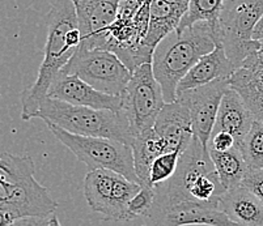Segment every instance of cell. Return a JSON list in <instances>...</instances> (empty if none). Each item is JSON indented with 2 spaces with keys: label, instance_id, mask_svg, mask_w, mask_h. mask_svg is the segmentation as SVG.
<instances>
[{
  "label": "cell",
  "instance_id": "25",
  "mask_svg": "<svg viewBox=\"0 0 263 226\" xmlns=\"http://www.w3.org/2000/svg\"><path fill=\"white\" fill-rule=\"evenodd\" d=\"M155 196H156L155 186H142L140 191L133 197V200L128 204L126 221H131L140 216L149 217L151 211L154 208Z\"/></svg>",
  "mask_w": 263,
  "mask_h": 226
},
{
  "label": "cell",
  "instance_id": "29",
  "mask_svg": "<svg viewBox=\"0 0 263 226\" xmlns=\"http://www.w3.org/2000/svg\"><path fill=\"white\" fill-rule=\"evenodd\" d=\"M18 216L13 209L4 203H0V226H9L18 220Z\"/></svg>",
  "mask_w": 263,
  "mask_h": 226
},
{
  "label": "cell",
  "instance_id": "2",
  "mask_svg": "<svg viewBox=\"0 0 263 226\" xmlns=\"http://www.w3.org/2000/svg\"><path fill=\"white\" fill-rule=\"evenodd\" d=\"M154 208H164L179 203H197L220 208L226 192L216 173L210 149L194 136L181 153L178 166L169 180L155 186Z\"/></svg>",
  "mask_w": 263,
  "mask_h": 226
},
{
  "label": "cell",
  "instance_id": "15",
  "mask_svg": "<svg viewBox=\"0 0 263 226\" xmlns=\"http://www.w3.org/2000/svg\"><path fill=\"white\" fill-rule=\"evenodd\" d=\"M236 70L237 68L227 55L223 44L216 41L215 49L202 56L189 71L187 75L181 80L177 87V96L189 89L216 81L219 78H231Z\"/></svg>",
  "mask_w": 263,
  "mask_h": 226
},
{
  "label": "cell",
  "instance_id": "21",
  "mask_svg": "<svg viewBox=\"0 0 263 226\" xmlns=\"http://www.w3.org/2000/svg\"><path fill=\"white\" fill-rule=\"evenodd\" d=\"M210 156L226 191L241 184L245 175L248 174L249 166L237 145H234L233 148L226 152L210 149Z\"/></svg>",
  "mask_w": 263,
  "mask_h": 226
},
{
  "label": "cell",
  "instance_id": "27",
  "mask_svg": "<svg viewBox=\"0 0 263 226\" xmlns=\"http://www.w3.org/2000/svg\"><path fill=\"white\" fill-rule=\"evenodd\" d=\"M241 186L253 192L255 196L263 203V168L262 169H249L248 174L241 182Z\"/></svg>",
  "mask_w": 263,
  "mask_h": 226
},
{
  "label": "cell",
  "instance_id": "1",
  "mask_svg": "<svg viewBox=\"0 0 263 226\" xmlns=\"http://www.w3.org/2000/svg\"><path fill=\"white\" fill-rule=\"evenodd\" d=\"M45 21L47 26L45 56L35 81L21 97L23 120L34 119L40 104L47 97L54 78L71 60L81 45V32L73 0H54Z\"/></svg>",
  "mask_w": 263,
  "mask_h": 226
},
{
  "label": "cell",
  "instance_id": "23",
  "mask_svg": "<svg viewBox=\"0 0 263 226\" xmlns=\"http://www.w3.org/2000/svg\"><path fill=\"white\" fill-rule=\"evenodd\" d=\"M242 154L249 169L263 168V122L254 120L238 144H236Z\"/></svg>",
  "mask_w": 263,
  "mask_h": 226
},
{
  "label": "cell",
  "instance_id": "33",
  "mask_svg": "<svg viewBox=\"0 0 263 226\" xmlns=\"http://www.w3.org/2000/svg\"><path fill=\"white\" fill-rule=\"evenodd\" d=\"M47 226H62L61 222H59L58 217L55 215H52L51 217L49 218V223H47Z\"/></svg>",
  "mask_w": 263,
  "mask_h": 226
},
{
  "label": "cell",
  "instance_id": "30",
  "mask_svg": "<svg viewBox=\"0 0 263 226\" xmlns=\"http://www.w3.org/2000/svg\"><path fill=\"white\" fill-rule=\"evenodd\" d=\"M50 217H23L12 222L9 226H47Z\"/></svg>",
  "mask_w": 263,
  "mask_h": 226
},
{
  "label": "cell",
  "instance_id": "7",
  "mask_svg": "<svg viewBox=\"0 0 263 226\" xmlns=\"http://www.w3.org/2000/svg\"><path fill=\"white\" fill-rule=\"evenodd\" d=\"M46 126L51 131V134L64 147L70 149L80 162L85 163L89 170L107 169L116 171L133 182L139 183L135 174L133 148L130 145L107 137L81 136L71 134L52 123H46Z\"/></svg>",
  "mask_w": 263,
  "mask_h": 226
},
{
  "label": "cell",
  "instance_id": "12",
  "mask_svg": "<svg viewBox=\"0 0 263 226\" xmlns=\"http://www.w3.org/2000/svg\"><path fill=\"white\" fill-rule=\"evenodd\" d=\"M47 97L97 110L123 111L122 96H111L100 92L79 76L67 75L62 71L50 85Z\"/></svg>",
  "mask_w": 263,
  "mask_h": 226
},
{
  "label": "cell",
  "instance_id": "17",
  "mask_svg": "<svg viewBox=\"0 0 263 226\" xmlns=\"http://www.w3.org/2000/svg\"><path fill=\"white\" fill-rule=\"evenodd\" d=\"M186 12L187 9L168 3L165 0H151L149 23L147 34L143 39V49L154 55L157 45L178 28Z\"/></svg>",
  "mask_w": 263,
  "mask_h": 226
},
{
  "label": "cell",
  "instance_id": "14",
  "mask_svg": "<svg viewBox=\"0 0 263 226\" xmlns=\"http://www.w3.org/2000/svg\"><path fill=\"white\" fill-rule=\"evenodd\" d=\"M154 130L165 141L169 152H183L194 137L187 105L181 98L169 102L160 111Z\"/></svg>",
  "mask_w": 263,
  "mask_h": 226
},
{
  "label": "cell",
  "instance_id": "10",
  "mask_svg": "<svg viewBox=\"0 0 263 226\" xmlns=\"http://www.w3.org/2000/svg\"><path fill=\"white\" fill-rule=\"evenodd\" d=\"M229 87V78H219L216 81L189 89L177 96V98H181L187 105L194 136L198 137L207 148L214 134L220 104Z\"/></svg>",
  "mask_w": 263,
  "mask_h": 226
},
{
  "label": "cell",
  "instance_id": "18",
  "mask_svg": "<svg viewBox=\"0 0 263 226\" xmlns=\"http://www.w3.org/2000/svg\"><path fill=\"white\" fill-rule=\"evenodd\" d=\"M220 209L238 226H263V203L241 184L224 192Z\"/></svg>",
  "mask_w": 263,
  "mask_h": 226
},
{
  "label": "cell",
  "instance_id": "3",
  "mask_svg": "<svg viewBox=\"0 0 263 226\" xmlns=\"http://www.w3.org/2000/svg\"><path fill=\"white\" fill-rule=\"evenodd\" d=\"M215 46L214 30L204 21L182 30L176 29L157 45L152 55V70L161 85L166 104L176 101L181 80Z\"/></svg>",
  "mask_w": 263,
  "mask_h": 226
},
{
  "label": "cell",
  "instance_id": "19",
  "mask_svg": "<svg viewBox=\"0 0 263 226\" xmlns=\"http://www.w3.org/2000/svg\"><path fill=\"white\" fill-rule=\"evenodd\" d=\"M134 168L140 186H152L149 182V170L155 159L164 153H168V147L155 130L145 131L136 135L133 145Z\"/></svg>",
  "mask_w": 263,
  "mask_h": 226
},
{
  "label": "cell",
  "instance_id": "9",
  "mask_svg": "<svg viewBox=\"0 0 263 226\" xmlns=\"http://www.w3.org/2000/svg\"><path fill=\"white\" fill-rule=\"evenodd\" d=\"M122 98L123 111L135 136L154 128L166 101L161 85L154 75L152 63L136 67L130 83L122 93Z\"/></svg>",
  "mask_w": 263,
  "mask_h": 226
},
{
  "label": "cell",
  "instance_id": "16",
  "mask_svg": "<svg viewBox=\"0 0 263 226\" xmlns=\"http://www.w3.org/2000/svg\"><path fill=\"white\" fill-rule=\"evenodd\" d=\"M254 120V115L249 110L240 93L229 87L220 104L214 132H228L236 139V144H238Z\"/></svg>",
  "mask_w": 263,
  "mask_h": 226
},
{
  "label": "cell",
  "instance_id": "24",
  "mask_svg": "<svg viewBox=\"0 0 263 226\" xmlns=\"http://www.w3.org/2000/svg\"><path fill=\"white\" fill-rule=\"evenodd\" d=\"M182 152L174 151L164 153L154 161L149 170V182L152 186L160 184L171 179L178 166L179 156Z\"/></svg>",
  "mask_w": 263,
  "mask_h": 226
},
{
  "label": "cell",
  "instance_id": "22",
  "mask_svg": "<svg viewBox=\"0 0 263 226\" xmlns=\"http://www.w3.org/2000/svg\"><path fill=\"white\" fill-rule=\"evenodd\" d=\"M227 0H191L189 9L183 16L182 21L177 28L182 30L189 26H193L198 23H209L211 25L216 39H219L217 28H219V17L223 11Z\"/></svg>",
  "mask_w": 263,
  "mask_h": 226
},
{
  "label": "cell",
  "instance_id": "31",
  "mask_svg": "<svg viewBox=\"0 0 263 226\" xmlns=\"http://www.w3.org/2000/svg\"><path fill=\"white\" fill-rule=\"evenodd\" d=\"M253 39H255V41H263V17L260 18V21L255 26L254 32H253Z\"/></svg>",
  "mask_w": 263,
  "mask_h": 226
},
{
  "label": "cell",
  "instance_id": "28",
  "mask_svg": "<svg viewBox=\"0 0 263 226\" xmlns=\"http://www.w3.org/2000/svg\"><path fill=\"white\" fill-rule=\"evenodd\" d=\"M236 145V139L228 132H214L210 140V149L217 152H226L232 149Z\"/></svg>",
  "mask_w": 263,
  "mask_h": 226
},
{
  "label": "cell",
  "instance_id": "34",
  "mask_svg": "<svg viewBox=\"0 0 263 226\" xmlns=\"http://www.w3.org/2000/svg\"><path fill=\"white\" fill-rule=\"evenodd\" d=\"M7 169H8V165H7L6 159H4L3 157H2V154H0V178H2V173L6 171Z\"/></svg>",
  "mask_w": 263,
  "mask_h": 226
},
{
  "label": "cell",
  "instance_id": "32",
  "mask_svg": "<svg viewBox=\"0 0 263 226\" xmlns=\"http://www.w3.org/2000/svg\"><path fill=\"white\" fill-rule=\"evenodd\" d=\"M165 2H168L171 4H176V6L182 7L185 9H189V4H190L191 0H165Z\"/></svg>",
  "mask_w": 263,
  "mask_h": 226
},
{
  "label": "cell",
  "instance_id": "20",
  "mask_svg": "<svg viewBox=\"0 0 263 226\" xmlns=\"http://www.w3.org/2000/svg\"><path fill=\"white\" fill-rule=\"evenodd\" d=\"M118 173L107 169L89 170L84 179V196L92 211L104 217L109 208L113 187Z\"/></svg>",
  "mask_w": 263,
  "mask_h": 226
},
{
  "label": "cell",
  "instance_id": "4",
  "mask_svg": "<svg viewBox=\"0 0 263 226\" xmlns=\"http://www.w3.org/2000/svg\"><path fill=\"white\" fill-rule=\"evenodd\" d=\"M34 118L52 123L71 134L107 137L130 147L135 139L124 111L97 110L46 97L40 104Z\"/></svg>",
  "mask_w": 263,
  "mask_h": 226
},
{
  "label": "cell",
  "instance_id": "6",
  "mask_svg": "<svg viewBox=\"0 0 263 226\" xmlns=\"http://www.w3.org/2000/svg\"><path fill=\"white\" fill-rule=\"evenodd\" d=\"M263 17V0H229L219 17V41L236 68L262 47L253 39L255 26Z\"/></svg>",
  "mask_w": 263,
  "mask_h": 226
},
{
  "label": "cell",
  "instance_id": "13",
  "mask_svg": "<svg viewBox=\"0 0 263 226\" xmlns=\"http://www.w3.org/2000/svg\"><path fill=\"white\" fill-rule=\"evenodd\" d=\"M155 226H238L219 207L197 203H179L151 211Z\"/></svg>",
  "mask_w": 263,
  "mask_h": 226
},
{
  "label": "cell",
  "instance_id": "11",
  "mask_svg": "<svg viewBox=\"0 0 263 226\" xmlns=\"http://www.w3.org/2000/svg\"><path fill=\"white\" fill-rule=\"evenodd\" d=\"M121 0H78L73 2L81 32V45L87 49H106L111 25L118 15Z\"/></svg>",
  "mask_w": 263,
  "mask_h": 226
},
{
  "label": "cell",
  "instance_id": "5",
  "mask_svg": "<svg viewBox=\"0 0 263 226\" xmlns=\"http://www.w3.org/2000/svg\"><path fill=\"white\" fill-rule=\"evenodd\" d=\"M8 169L2 173L0 203L11 207L23 217H50L58 203L50 196L46 187L34 178V162L28 156L2 154Z\"/></svg>",
  "mask_w": 263,
  "mask_h": 226
},
{
  "label": "cell",
  "instance_id": "26",
  "mask_svg": "<svg viewBox=\"0 0 263 226\" xmlns=\"http://www.w3.org/2000/svg\"><path fill=\"white\" fill-rule=\"evenodd\" d=\"M237 92L243 98L249 110L252 111L255 120L263 122V92L254 89H240Z\"/></svg>",
  "mask_w": 263,
  "mask_h": 226
},
{
  "label": "cell",
  "instance_id": "8",
  "mask_svg": "<svg viewBox=\"0 0 263 226\" xmlns=\"http://www.w3.org/2000/svg\"><path fill=\"white\" fill-rule=\"evenodd\" d=\"M62 72L76 75L96 88L111 96H122L133 77V71L106 49H87L80 46Z\"/></svg>",
  "mask_w": 263,
  "mask_h": 226
},
{
  "label": "cell",
  "instance_id": "35",
  "mask_svg": "<svg viewBox=\"0 0 263 226\" xmlns=\"http://www.w3.org/2000/svg\"><path fill=\"white\" fill-rule=\"evenodd\" d=\"M73 2H78V0H73Z\"/></svg>",
  "mask_w": 263,
  "mask_h": 226
}]
</instances>
